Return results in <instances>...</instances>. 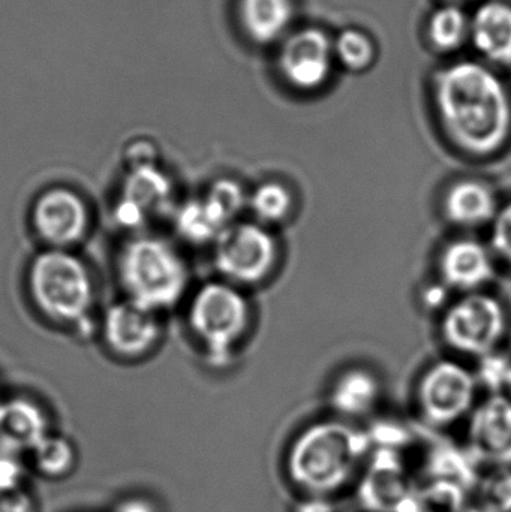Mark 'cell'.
Wrapping results in <instances>:
<instances>
[{"instance_id": "cell-15", "label": "cell", "mask_w": 511, "mask_h": 512, "mask_svg": "<svg viewBox=\"0 0 511 512\" xmlns=\"http://www.w3.org/2000/svg\"><path fill=\"white\" fill-rule=\"evenodd\" d=\"M122 200L117 204L116 215L120 224L138 227L146 213L161 206L171 198V182L165 173L156 167L155 161L126 162Z\"/></svg>"}, {"instance_id": "cell-3", "label": "cell", "mask_w": 511, "mask_h": 512, "mask_svg": "<svg viewBox=\"0 0 511 512\" xmlns=\"http://www.w3.org/2000/svg\"><path fill=\"white\" fill-rule=\"evenodd\" d=\"M24 291L38 318L80 336L96 331L95 274L74 251L39 249L24 270Z\"/></svg>"}, {"instance_id": "cell-18", "label": "cell", "mask_w": 511, "mask_h": 512, "mask_svg": "<svg viewBox=\"0 0 511 512\" xmlns=\"http://www.w3.org/2000/svg\"><path fill=\"white\" fill-rule=\"evenodd\" d=\"M48 418L35 402L23 397L0 402V442L29 453L50 435Z\"/></svg>"}, {"instance_id": "cell-34", "label": "cell", "mask_w": 511, "mask_h": 512, "mask_svg": "<svg viewBox=\"0 0 511 512\" xmlns=\"http://www.w3.org/2000/svg\"><path fill=\"white\" fill-rule=\"evenodd\" d=\"M462 512H486L485 510H482V508L477 507L476 504L470 505V507L465 508Z\"/></svg>"}, {"instance_id": "cell-6", "label": "cell", "mask_w": 511, "mask_h": 512, "mask_svg": "<svg viewBox=\"0 0 511 512\" xmlns=\"http://www.w3.org/2000/svg\"><path fill=\"white\" fill-rule=\"evenodd\" d=\"M506 333V307L486 291L456 295L441 312V340L458 357L479 360L492 354Z\"/></svg>"}, {"instance_id": "cell-2", "label": "cell", "mask_w": 511, "mask_h": 512, "mask_svg": "<svg viewBox=\"0 0 511 512\" xmlns=\"http://www.w3.org/2000/svg\"><path fill=\"white\" fill-rule=\"evenodd\" d=\"M371 451L365 429L326 418L294 436L285 454V474L302 498L333 499L359 480Z\"/></svg>"}, {"instance_id": "cell-19", "label": "cell", "mask_w": 511, "mask_h": 512, "mask_svg": "<svg viewBox=\"0 0 511 512\" xmlns=\"http://www.w3.org/2000/svg\"><path fill=\"white\" fill-rule=\"evenodd\" d=\"M470 35L477 50L492 62L511 63V6L485 3L470 21Z\"/></svg>"}, {"instance_id": "cell-29", "label": "cell", "mask_w": 511, "mask_h": 512, "mask_svg": "<svg viewBox=\"0 0 511 512\" xmlns=\"http://www.w3.org/2000/svg\"><path fill=\"white\" fill-rule=\"evenodd\" d=\"M23 454L0 442V490L23 487V478L26 474Z\"/></svg>"}, {"instance_id": "cell-9", "label": "cell", "mask_w": 511, "mask_h": 512, "mask_svg": "<svg viewBox=\"0 0 511 512\" xmlns=\"http://www.w3.org/2000/svg\"><path fill=\"white\" fill-rule=\"evenodd\" d=\"M29 227L39 249L74 251L89 237L95 221L92 204L66 183L45 186L30 201Z\"/></svg>"}, {"instance_id": "cell-5", "label": "cell", "mask_w": 511, "mask_h": 512, "mask_svg": "<svg viewBox=\"0 0 511 512\" xmlns=\"http://www.w3.org/2000/svg\"><path fill=\"white\" fill-rule=\"evenodd\" d=\"M185 313L192 339L215 367L230 364L251 330L252 306L245 289L222 279L192 289Z\"/></svg>"}, {"instance_id": "cell-22", "label": "cell", "mask_w": 511, "mask_h": 512, "mask_svg": "<svg viewBox=\"0 0 511 512\" xmlns=\"http://www.w3.org/2000/svg\"><path fill=\"white\" fill-rule=\"evenodd\" d=\"M296 209V197L285 183L266 180L249 191L248 210L252 221L267 228L285 224Z\"/></svg>"}, {"instance_id": "cell-1", "label": "cell", "mask_w": 511, "mask_h": 512, "mask_svg": "<svg viewBox=\"0 0 511 512\" xmlns=\"http://www.w3.org/2000/svg\"><path fill=\"white\" fill-rule=\"evenodd\" d=\"M435 108L450 143L468 156L485 158L506 144L511 104L500 78L480 63L449 66L435 81Z\"/></svg>"}, {"instance_id": "cell-24", "label": "cell", "mask_w": 511, "mask_h": 512, "mask_svg": "<svg viewBox=\"0 0 511 512\" xmlns=\"http://www.w3.org/2000/svg\"><path fill=\"white\" fill-rule=\"evenodd\" d=\"M474 504L486 512H511V468L485 469L473 490Z\"/></svg>"}, {"instance_id": "cell-23", "label": "cell", "mask_w": 511, "mask_h": 512, "mask_svg": "<svg viewBox=\"0 0 511 512\" xmlns=\"http://www.w3.org/2000/svg\"><path fill=\"white\" fill-rule=\"evenodd\" d=\"M27 454L36 471L45 478L66 477L77 463V453L71 441L53 433L45 436Z\"/></svg>"}, {"instance_id": "cell-17", "label": "cell", "mask_w": 511, "mask_h": 512, "mask_svg": "<svg viewBox=\"0 0 511 512\" xmlns=\"http://www.w3.org/2000/svg\"><path fill=\"white\" fill-rule=\"evenodd\" d=\"M441 210L447 224L456 230L470 233L492 225L500 204L489 183L462 179L446 189L441 200Z\"/></svg>"}, {"instance_id": "cell-20", "label": "cell", "mask_w": 511, "mask_h": 512, "mask_svg": "<svg viewBox=\"0 0 511 512\" xmlns=\"http://www.w3.org/2000/svg\"><path fill=\"white\" fill-rule=\"evenodd\" d=\"M230 225L221 210L204 192L186 201L177 210V230L183 239L194 245H215L218 237Z\"/></svg>"}, {"instance_id": "cell-10", "label": "cell", "mask_w": 511, "mask_h": 512, "mask_svg": "<svg viewBox=\"0 0 511 512\" xmlns=\"http://www.w3.org/2000/svg\"><path fill=\"white\" fill-rule=\"evenodd\" d=\"M96 333L108 355L138 363L155 354L164 339L162 313L120 298L99 315Z\"/></svg>"}, {"instance_id": "cell-12", "label": "cell", "mask_w": 511, "mask_h": 512, "mask_svg": "<svg viewBox=\"0 0 511 512\" xmlns=\"http://www.w3.org/2000/svg\"><path fill=\"white\" fill-rule=\"evenodd\" d=\"M468 451L482 471L511 468V399L489 394L467 420Z\"/></svg>"}, {"instance_id": "cell-21", "label": "cell", "mask_w": 511, "mask_h": 512, "mask_svg": "<svg viewBox=\"0 0 511 512\" xmlns=\"http://www.w3.org/2000/svg\"><path fill=\"white\" fill-rule=\"evenodd\" d=\"M293 15L291 0H240L243 27L254 41H275L282 35Z\"/></svg>"}, {"instance_id": "cell-33", "label": "cell", "mask_w": 511, "mask_h": 512, "mask_svg": "<svg viewBox=\"0 0 511 512\" xmlns=\"http://www.w3.org/2000/svg\"><path fill=\"white\" fill-rule=\"evenodd\" d=\"M296 512H336L332 499L302 498Z\"/></svg>"}, {"instance_id": "cell-28", "label": "cell", "mask_w": 511, "mask_h": 512, "mask_svg": "<svg viewBox=\"0 0 511 512\" xmlns=\"http://www.w3.org/2000/svg\"><path fill=\"white\" fill-rule=\"evenodd\" d=\"M474 370L479 387L488 390L489 394H504L509 381L511 358L498 349L492 354L477 360Z\"/></svg>"}, {"instance_id": "cell-7", "label": "cell", "mask_w": 511, "mask_h": 512, "mask_svg": "<svg viewBox=\"0 0 511 512\" xmlns=\"http://www.w3.org/2000/svg\"><path fill=\"white\" fill-rule=\"evenodd\" d=\"M281 261V245L272 228L255 221H237L213 245L218 279L242 289L263 285Z\"/></svg>"}, {"instance_id": "cell-32", "label": "cell", "mask_w": 511, "mask_h": 512, "mask_svg": "<svg viewBox=\"0 0 511 512\" xmlns=\"http://www.w3.org/2000/svg\"><path fill=\"white\" fill-rule=\"evenodd\" d=\"M113 512H159L150 499L141 496L123 499L114 507Z\"/></svg>"}, {"instance_id": "cell-36", "label": "cell", "mask_w": 511, "mask_h": 512, "mask_svg": "<svg viewBox=\"0 0 511 512\" xmlns=\"http://www.w3.org/2000/svg\"><path fill=\"white\" fill-rule=\"evenodd\" d=\"M420 512H423V511H422V508H420Z\"/></svg>"}, {"instance_id": "cell-27", "label": "cell", "mask_w": 511, "mask_h": 512, "mask_svg": "<svg viewBox=\"0 0 511 512\" xmlns=\"http://www.w3.org/2000/svg\"><path fill=\"white\" fill-rule=\"evenodd\" d=\"M335 51L339 60L350 69H363L374 60V44L365 33L356 29H347L338 36Z\"/></svg>"}, {"instance_id": "cell-11", "label": "cell", "mask_w": 511, "mask_h": 512, "mask_svg": "<svg viewBox=\"0 0 511 512\" xmlns=\"http://www.w3.org/2000/svg\"><path fill=\"white\" fill-rule=\"evenodd\" d=\"M359 499L371 512H419V496L411 486L399 451L372 448L359 477Z\"/></svg>"}, {"instance_id": "cell-25", "label": "cell", "mask_w": 511, "mask_h": 512, "mask_svg": "<svg viewBox=\"0 0 511 512\" xmlns=\"http://www.w3.org/2000/svg\"><path fill=\"white\" fill-rule=\"evenodd\" d=\"M470 35V20L458 6H443L429 21L431 41L441 50L459 47Z\"/></svg>"}, {"instance_id": "cell-31", "label": "cell", "mask_w": 511, "mask_h": 512, "mask_svg": "<svg viewBox=\"0 0 511 512\" xmlns=\"http://www.w3.org/2000/svg\"><path fill=\"white\" fill-rule=\"evenodd\" d=\"M0 512H38L32 496L23 489L0 490Z\"/></svg>"}, {"instance_id": "cell-26", "label": "cell", "mask_w": 511, "mask_h": 512, "mask_svg": "<svg viewBox=\"0 0 511 512\" xmlns=\"http://www.w3.org/2000/svg\"><path fill=\"white\" fill-rule=\"evenodd\" d=\"M204 194L224 213L231 225L240 221L242 213L248 210L249 191H246L237 180H215Z\"/></svg>"}, {"instance_id": "cell-4", "label": "cell", "mask_w": 511, "mask_h": 512, "mask_svg": "<svg viewBox=\"0 0 511 512\" xmlns=\"http://www.w3.org/2000/svg\"><path fill=\"white\" fill-rule=\"evenodd\" d=\"M114 274L122 298L164 313L191 294V268L177 246L153 234H135L119 248Z\"/></svg>"}, {"instance_id": "cell-13", "label": "cell", "mask_w": 511, "mask_h": 512, "mask_svg": "<svg viewBox=\"0 0 511 512\" xmlns=\"http://www.w3.org/2000/svg\"><path fill=\"white\" fill-rule=\"evenodd\" d=\"M495 261L491 246L473 237L461 236L441 249L437 261L438 280L455 297L485 291L497 273Z\"/></svg>"}, {"instance_id": "cell-16", "label": "cell", "mask_w": 511, "mask_h": 512, "mask_svg": "<svg viewBox=\"0 0 511 512\" xmlns=\"http://www.w3.org/2000/svg\"><path fill=\"white\" fill-rule=\"evenodd\" d=\"M383 394V382L377 373L368 367L353 366L333 379L327 397L333 417L357 424L377 412Z\"/></svg>"}, {"instance_id": "cell-35", "label": "cell", "mask_w": 511, "mask_h": 512, "mask_svg": "<svg viewBox=\"0 0 511 512\" xmlns=\"http://www.w3.org/2000/svg\"><path fill=\"white\" fill-rule=\"evenodd\" d=\"M504 394H506V396L510 397V399H511V369H510L509 381H507L506 391H504Z\"/></svg>"}, {"instance_id": "cell-14", "label": "cell", "mask_w": 511, "mask_h": 512, "mask_svg": "<svg viewBox=\"0 0 511 512\" xmlns=\"http://www.w3.org/2000/svg\"><path fill=\"white\" fill-rule=\"evenodd\" d=\"M279 66L288 83L314 90L327 80L332 68V42L323 30L308 27L285 41Z\"/></svg>"}, {"instance_id": "cell-8", "label": "cell", "mask_w": 511, "mask_h": 512, "mask_svg": "<svg viewBox=\"0 0 511 512\" xmlns=\"http://www.w3.org/2000/svg\"><path fill=\"white\" fill-rule=\"evenodd\" d=\"M479 391L473 369L456 358H441L417 382V412L429 429H450L468 420L479 403Z\"/></svg>"}, {"instance_id": "cell-30", "label": "cell", "mask_w": 511, "mask_h": 512, "mask_svg": "<svg viewBox=\"0 0 511 512\" xmlns=\"http://www.w3.org/2000/svg\"><path fill=\"white\" fill-rule=\"evenodd\" d=\"M491 249L495 258L511 265V201L500 207L491 225Z\"/></svg>"}]
</instances>
